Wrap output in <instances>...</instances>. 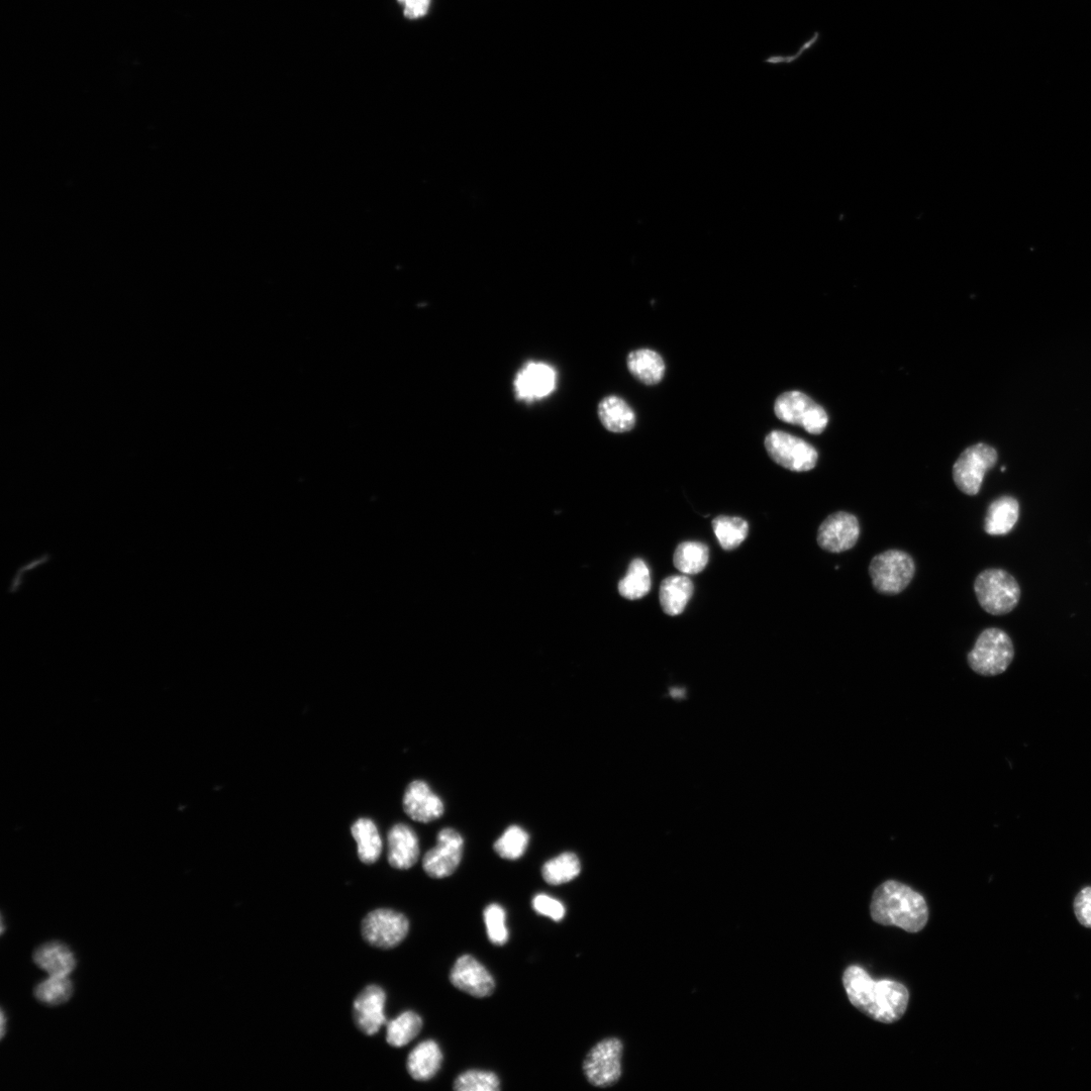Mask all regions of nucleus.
<instances>
[{
  "label": "nucleus",
  "instance_id": "obj_9",
  "mask_svg": "<svg viewBox=\"0 0 1091 1091\" xmlns=\"http://www.w3.org/2000/svg\"><path fill=\"white\" fill-rule=\"evenodd\" d=\"M998 461V453L986 444H976L967 448L953 466V480L960 491L966 495L978 494L985 474Z\"/></svg>",
  "mask_w": 1091,
  "mask_h": 1091
},
{
  "label": "nucleus",
  "instance_id": "obj_3",
  "mask_svg": "<svg viewBox=\"0 0 1091 1091\" xmlns=\"http://www.w3.org/2000/svg\"><path fill=\"white\" fill-rule=\"evenodd\" d=\"M974 591L980 607L993 616L1010 614L1021 598L1018 581L1003 569H986L978 574Z\"/></svg>",
  "mask_w": 1091,
  "mask_h": 1091
},
{
  "label": "nucleus",
  "instance_id": "obj_27",
  "mask_svg": "<svg viewBox=\"0 0 1091 1091\" xmlns=\"http://www.w3.org/2000/svg\"><path fill=\"white\" fill-rule=\"evenodd\" d=\"M423 1021L414 1012H406L387 1023L386 1041L395 1048L410 1044L421 1032Z\"/></svg>",
  "mask_w": 1091,
  "mask_h": 1091
},
{
  "label": "nucleus",
  "instance_id": "obj_30",
  "mask_svg": "<svg viewBox=\"0 0 1091 1091\" xmlns=\"http://www.w3.org/2000/svg\"><path fill=\"white\" fill-rule=\"evenodd\" d=\"M73 996V984L67 976H51L35 989L36 999L48 1006L67 1003Z\"/></svg>",
  "mask_w": 1091,
  "mask_h": 1091
},
{
  "label": "nucleus",
  "instance_id": "obj_4",
  "mask_svg": "<svg viewBox=\"0 0 1091 1091\" xmlns=\"http://www.w3.org/2000/svg\"><path fill=\"white\" fill-rule=\"evenodd\" d=\"M1014 657L1015 648L1010 636L1001 629L990 628L979 635L967 661L975 673L997 676L1010 667Z\"/></svg>",
  "mask_w": 1091,
  "mask_h": 1091
},
{
  "label": "nucleus",
  "instance_id": "obj_21",
  "mask_svg": "<svg viewBox=\"0 0 1091 1091\" xmlns=\"http://www.w3.org/2000/svg\"><path fill=\"white\" fill-rule=\"evenodd\" d=\"M599 417L604 427L613 433H627L636 425L632 408L619 396H607L599 405Z\"/></svg>",
  "mask_w": 1091,
  "mask_h": 1091
},
{
  "label": "nucleus",
  "instance_id": "obj_37",
  "mask_svg": "<svg viewBox=\"0 0 1091 1091\" xmlns=\"http://www.w3.org/2000/svg\"><path fill=\"white\" fill-rule=\"evenodd\" d=\"M5 1028H6V1017H5V1014L3 1012V1014H2V1037L5 1036Z\"/></svg>",
  "mask_w": 1091,
  "mask_h": 1091
},
{
  "label": "nucleus",
  "instance_id": "obj_8",
  "mask_svg": "<svg viewBox=\"0 0 1091 1091\" xmlns=\"http://www.w3.org/2000/svg\"><path fill=\"white\" fill-rule=\"evenodd\" d=\"M765 448L775 463L795 472L814 469L819 458L818 451L811 444L782 431L767 435Z\"/></svg>",
  "mask_w": 1091,
  "mask_h": 1091
},
{
  "label": "nucleus",
  "instance_id": "obj_12",
  "mask_svg": "<svg viewBox=\"0 0 1091 1091\" xmlns=\"http://www.w3.org/2000/svg\"><path fill=\"white\" fill-rule=\"evenodd\" d=\"M464 848L462 836L454 829H444L437 837V845L424 857L423 867L432 878H445L458 868Z\"/></svg>",
  "mask_w": 1091,
  "mask_h": 1091
},
{
  "label": "nucleus",
  "instance_id": "obj_31",
  "mask_svg": "<svg viewBox=\"0 0 1091 1091\" xmlns=\"http://www.w3.org/2000/svg\"><path fill=\"white\" fill-rule=\"evenodd\" d=\"M529 841V834L523 828L512 826L495 842L494 850L504 859L517 860L525 854Z\"/></svg>",
  "mask_w": 1091,
  "mask_h": 1091
},
{
  "label": "nucleus",
  "instance_id": "obj_28",
  "mask_svg": "<svg viewBox=\"0 0 1091 1091\" xmlns=\"http://www.w3.org/2000/svg\"><path fill=\"white\" fill-rule=\"evenodd\" d=\"M581 871V864L574 853L565 852L546 862L542 868L545 881L551 885H561L575 879Z\"/></svg>",
  "mask_w": 1091,
  "mask_h": 1091
},
{
  "label": "nucleus",
  "instance_id": "obj_33",
  "mask_svg": "<svg viewBox=\"0 0 1091 1091\" xmlns=\"http://www.w3.org/2000/svg\"><path fill=\"white\" fill-rule=\"evenodd\" d=\"M484 922L490 942L503 946L509 940L507 928V915L505 909L497 904L489 905L484 910Z\"/></svg>",
  "mask_w": 1091,
  "mask_h": 1091
},
{
  "label": "nucleus",
  "instance_id": "obj_10",
  "mask_svg": "<svg viewBox=\"0 0 1091 1091\" xmlns=\"http://www.w3.org/2000/svg\"><path fill=\"white\" fill-rule=\"evenodd\" d=\"M410 923L406 916L391 910H376L362 923V935L373 947L391 949L399 946L408 936Z\"/></svg>",
  "mask_w": 1091,
  "mask_h": 1091
},
{
  "label": "nucleus",
  "instance_id": "obj_34",
  "mask_svg": "<svg viewBox=\"0 0 1091 1091\" xmlns=\"http://www.w3.org/2000/svg\"><path fill=\"white\" fill-rule=\"evenodd\" d=\"M533 909L539 915L548 917L555 922L562 921L566 914L565 907L561 902L545 894L537 895L534 898Z\"/></svg>",
  "mask_w": 1091,
  "mask_h": 1091
},
{
  "label": "nucleus",
  "instance_id": "obj_15",
  "mask_svg": "<svg viewBox=\"0 0 1091 1091\" xmlns=\"http://www.w3.org/2000/svg\"><path fill=\"white\" fill-rule=\"evenodd\" d=\"M386 995L377 985H369L354 1002L353 1015L358 1029L367 1036L375 1035L386 1024Z\"/></svg>",
  "mask_w": 1091,
  "mask_h": 1091
},
{
  "label": "nucleus",
  "instance_id": "obj_2",
  "mask_svg": "<svg viewBox=\"0 0 1091 1091\" xmlns=\"http://www.w3.org/2000/svg\"><path fill=\"white\" fill-rule=\"evenodd\" d=\"M870 914L882 926H896L909 933L921 932L929 920L925 899L910 886L887 880L873 892Z\"/></svg>",
  "mask_w": 1091,
  "mask_h": 1091
},
{
  "label": "nucleus",
  "instance_id": "obj_19",
  "mask_svg": "<svg viewBox=\"0 0 1091 1091\" xmlns=\"http://www.w3.org/2000/svg\"><path fill=\"white\" fill-rule=\"evenodd\" d=\"M694 586L685 575H672L665 578L660 586L659 599L664 613L668 616L682 614L692 598Z\"/></svg>",
  "mask_w": 1091,
  "mask_h": 1091
},
{
  "label": "nucleus",
  "instance_id": "obj_18",
  "mask_svg": "<svg viewBox=\"0 0 1091 1091\" xmlns=\"http://www.w3.org/2000/svg\"><path fill=\"white\" fill-rule=\"evenodd\" d=\"M1020 504L1013 497H1002L988 507L984 531L990 536H1005L1017 525Z\"/></svg>",
  "mask_w": 1091,
  "mask_h": 1091
},
{
  "label": "nucleus",
  "instance_id": "obj_5",
  "mask_svg": "<svg viewBox=\"0 0 1091 1091\" xmlns=\"http://www.w3.org/2000/svg\"><path fill=\"white\" fill-rule=\"evenodd\" d=\"M913 557L902 550L892 549L873 557L869 576L875 590L885 595H897L906 590L915 577Z\"/></svg>",
  "mask_w": 1091,
  "mask_h": 1091
},
{
  "label": "nucleus",
  "instance_id": "obj_17",
  "mask_svg": "<svg viewBox=\"0 0 1091 1091\" xmlns=\"http://www.w3.org/2000/svg\"><path fill=\"white\" fill-rule=\"evenodd\" d=\"M388 862L396 869L412 868L420 857V844L416 833L407 825L399 824L388 833Z\"/></svg>",
  "mask_w": 1091,
  "mask_h": 1091
},
{
  "label": "nucleus",
  "instance_id": "obj_26",
  "mask_svg": "<svg viewBox=\"0 0 1091 1091\" xmlns=\"http://www.w3.org/2000/svg\"><path fill=\"white\" fill-rule=\"evenodd\" d=\"M650 589L651 575L647 564L639 558L633 560L619 583L620 594L627 600L635 601L644 598Z\"/></svg>",
  "mask_w": 1091,
  "mask_h": 1091
},
{
  "label": "nucleus",
  "instance_id": "obj_25",
  "mask_svg": "<svg viewBox=\"0 0 1091 1091\" xmlns=\"http://www.w3.org/2000/svg\"><path fill=\"white\" fill-rule=\"evenodd\" d=\"M709 560V548L701 542H683L678 545L673 556L674 566L683 574L701 573Z\"/></svg>",
  "mask_w": 1091,
  "mask_h": 1091
},
{
  "label": "nucleus",
  "instance_id": "obj_23",
  "mask_svg": "<svg viewBox=\"0 0 1091 1091\" xmlns=\"http://www.w3.org/2000/svg\"><path fill=\"white\" fill-rule=\"evenodd\" d=\"M627 364L631 374L646 385L658 384L664 377V360L653 350L633 351L628 356Z\"/></svg>",
  "mask_w": 1091,
  "mask_h": 1091
},
{
  "label": "nucleus",
  "instance_id": "obj_20",
  "mask_svg": "<svg viewBox=\"0 0 1091 1091\" xmlns=\"http://www.w3.org/2000/svg\"><path fill=\"white\" fill-rule=\"evenodd\" d=\"M443 1054L439 1045L432 1040L419 1044L409 1055L408 1071L418 1081L432 1079L440 1070Z\"/></svg>",
  "mask_w": 1091,
  "mask_h": 1091
},
{
  "label": "nucleus",
  "instance_id": "obj_6",
  "mask_svg": "<svg viewBox=\"0 0 1091 1091\" xmlns=\"http://www.w3.org/2000/svg\"><path fill=\"white\" fill-rule=\"evenodd\" d=\"M774 412L780 421L801 426L812 435L822 434L829 424L826 411L801 391L782 393L775 402Z\"/></svg>",
  "mask_w": 1091,
  "mask_h": 1091
},
{
  "label": "nucleus",
  "instance_id": "obj_1",
  "mask_svg": "<svg viewBox=\"0 0 1091 1091\" xmlns=\"http://www.w3.org/2000/svg\"><path fill=\"white\" fill-rule=\"evenodd\" d=\"M843 984L851 1004L874 1021L896 1023L907 1012L909 990L900 982L874 981L863 968L850 966L844 972Z\"/></svg>",
  "mask_w": 1091,
  "mask_h": 1091
},
{
  "label": "nucleus",
  "instance_id": "obj_11",
  "mask_svg": "<svg viewBox=\"0 0 1091 1091\" xmlns=\"http://www.w3.org/2000/svg\"><path fill=\"white\" fill-rule=\"evenodd\" d=\"M558 374L549 363L529 361L517 373L514 391L519 402L533 404L550 396L557 387Z\"/></svg>",
  "mask_w": 1091,
  "mask_h": 1091
},
{
  "label": "nucleus",
  "instance_id": "obj_24",
  "mask_svg": "<svg viewBox=\"0 0 1091 1091\" xmlns=\"http://www.w3.org/2000/svg\"><path fill=\"white\" fill-rule=\"evenodd\" d=\"M352 836L358 847V856L365 864L375 863L382 852V840L374 822L359 819L352 826Z\"/></svg>",
  "mask_w": 1091,
  "mask_h": 1091
},
{
  "label": "nucleus",
  "instance_id": "obj_29",
  "mask_svg": "<svg viewBox=\"0 0 1091 1091\" xmlns=\"http://www.w3.org/2000/svg\"><path fill=\"white\" fill-rule=\"evenodd\" d=\"M715 535L724 550L738 548L749 533L748 523L738 517L720 516L713 522Z\"/></svg>",
  "mask_w": 1091,
  "mask_h": 1091
},
{
  "label": "nucleus",
  "instance_id": "obj_36",
  "mask_svg": "<svg viewBox=\"0 0 1091 1091\" xmlns=\"http://www.w3.org/2000/svg\"><path fill=\"white\" fill-rule=\"evenodd\" d=\"M404 8V16L411 21L425 18L431 9L432 0H396Z\"/></svg>",
  "mask_w": 1091,
  "mask_h": 1091
},
{
  "label": "nucleus",
  "instance_id": "obj_16",
  "mask_svg": "<svg viewBox=\"0 0 1091 1091\" xmlns=\"http://www.w3.org/2000/svg\"><path fill=\"white\" fill-rule=\"evenodd\" d=\"M404 808L412 820L424 824L434 822L444 814L442 800L429 784L422 780L412 782L407 788Z\"/></svg>",
  "mask_w": 1091,
  "mask_h": 1091
},
{
  "label": "nucleus",
  "instance_id": "obj_32",
  "mask_svg": "<svg viewBox=\"0 0 1091 1091\" xmlns=\"http://www.w3.org/2000/svg\"><path fill=\"white\" fill-rule=\"evenodd\" d=\"M457 1091H498L501 1081L489 1071L469 1070L460 1074L454 1082Z\"/></svg>",
  "mask_w": 1091,
  "mask_h": 1091
},
{
  "label": "nucleus",
  "instance_id": "obj_13",
  "mask_svg": "<svg viewBox=\"0 0 1091 1091\" xmlns=\"http://www.w3.org/2000/svg\"><path fill=\"white\" fill-rule=\"evenodd\" d=\"M860 531L856 516L847 512H837L821 524L817 541L823 550L838 554L856 546Z\"/></svg>",
  "mask_w": 1091,
  "mask_h": 1091
},
{
  "label": "nucleus",
  "instance_id": "obj_35",
  "mask_svg": "<svg viewBox=\"0 0 1091 1091\" xmlns=\"http://www.w3.org/2000/svg\"><path fill=\"white\" fill-rule=\"evenodd\" d=\"M1074 914L1078 922L1085 928L1091 929V887H1085L1079 891L1073 904Z\"/></svg>",
  "mask_w": 1091,
  "mask_h": 1091
},
{
  "label": "nucleus",
  "instance_id": "obj_22",
  "mask_svg": "<svg viewBox=\"0 0 1091 1091\" xmlns=\"http://www.w3.org/2000/svg\"><path fill=\"white\" fill-rule=\"evenodd\" d=\"M34 961L51 976H67L76 967L73 952L58 942L47 943L38 948L34 954Z\"/></svg>",
  "mask_w": 1091,
  "mask_h": 1091
},
{
  "label": "nucleus",
  "instance_id": "obj_7",
  "mask_svg": "<svg viewBox=\"0 0 1091 1091\" xmlns=\"http://www.w3.org/2000/svg\"><path fill=\"white\" fill-rule=\"evenodd\" d=\"M624 1044L609 1038L595 1045L585 1058L583 1070L590 1084L597 1087L615 1085L622 1077Z\"/></svg>",
  "mask_w": 1091,
  "mask_h": 1091
},
{
  "label": "nucleus",
  "instance_id": "obj_14",
  "mask_svg": "<svg viewBox=\"0 0 1091 1091\" xmlns=\"http://www.w3.org/2000/svg\"><path fill=\"white\" fill-rule=\"evenodd\" d=\"M450 980L456 988L479 999L491 996L495 987L491 974L470 955H464L456 961Z\"/></svg>",
  "mask_w": 1091,
  "mask_h": 1091
}]
</instances>
